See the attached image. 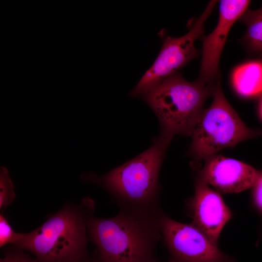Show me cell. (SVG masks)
Here are the masks:
<instances>
[{
    "label": "cell",
    "instance_id": "cell-8",
    "mask_svg": "<svg viewBox=\"0 0 262 262\" xmlns=\"http://www.w3.org/2000/svg\"><path fill=\"white\" fill-rule=\"evenodd\" d=\"M250 0H222L219 2L218 23L210 34L202 35V58L197 80L216 84L220 82L219 61L227 36L233 25L239 20Z\"/></svg>",
    "mask_w": 262,
    "mask_h": 262
},
{
    "label": "cell",
    "instance_id": "cell-3",
    "mask_svg": "<svg viewBox=\"0 0 262 262\" xmlns=\"http://www.w3.org/2000/svg\"><path fill=\"white\" fill-rule=\"evenodd\" d=\"M94 203L86 198L79 205H65L40 227L24 233L15 245L35 255L38 262H76L86 258L87 223Z\"/></svg>",
    "mask_w": 262,
    "mask_h": 262
},
{
    "label": "cell",
    "instance_id": "cell-4",
    "mask_svg": "<svg viewBox=\"0 0 262 262\" xmlns=\"http://www.w3.org/2000/svg\"><path fill=\"white\" fill-rule=\"evenodd\" d=\"M220 82H189L176 72L144 96L159 120L162 132L172 137L175 134L191 136L206 100Z\"/></svg>",
    "mask_w": 262,
    "mask_h": 262
},
{
    "label": "cell",
    "instance_id": "cell-16",
    "mask_svg": "<svg viewBox=\"0 0 262 262\" xmlns=\"http://www.w3.org/2000/svg\"><path fill=\"white\" fill-rule=\"evenodd\" d=\"M0 262H38L19 251L7 252Z\"/></svg>",
    "mask_w": 262,
    "mask_h": 262
},
{
    "label": "cell",
    "instance_id": "cell-15",
    "mask_svg": "<svg viewBox=\"0 0 262 262\" xmlns=\"http://www.w3.org/2000/svg\"><path fill=\"white\" fill-rule=\"evenodd\" d=\"M254 203L258 210L262 213V171L251 187Z\"/></svg>",
    "mask_w": 262,
    "mask_h": 262
},
{
    "label": "cell",
    "instance_id": "cell-11",
    "mask_svg": "<svg viewBox=\"0 0 262 262\" xmlns=\"http://www.w3.org/2000/svg\"><path fill=\"white\" fill-rule=\"evenodd\" d=\"M232 82L241 96L250 97L262 93V62L252 61L238 66L232 73Z\"/></svg>",
    "mask_w": 262,
    "mask_h": 262
},
{
    "label": "cell",
    "instance_id": "cell-5",
    "mask_svg": "<svg viewBox=\"0 0 262 262\" xmlns=\"http://www.w3.org/2000/svg\"><path fill=\"white\" fill-rule=\"evenodd\" d=\"M211 106L204 109L191 136L190 151L195 164L224 148L262 135V131L250 129L243 122L217 84Z\"/></svg>",
    "mask_w": 262,
    "mask_h": 262
},
{
    "label": "cell",
    "instance_id": "cell-13",
    "mask_svg": "<svg viewBox=\"0 0 262 262\" xmlns=\"http://www.w3.org/2000/svg\"><path fill=\"white\" fill-rule=\"evenodd\" d=\"M16 196L14 186L7 168L1 166L0 169V208L10 205Z\"/></svg>",
    "mask_w": 262,
    "mask_h": 262
},
{
    "label": "cell",
    "instance_id": "cell-1",
    "mask_svg": "<svg viewBox=\"0 0 262 262\" xmlns=\"http://www.w3.org/2000/svg\"><path fill=\"white\" fill-rule=\"evenodd\" d=\"M172 138L161 132L150 147L131 160L102 176L84 173L81 180L106 190L119 210L160 214L163 211L159 175Z\"/></svg>",
    "mask_w": 262,
    "mask_h": 262
},
{
    "label": "cell",
    "instance_id": "cell-10",
    "mask_svg": "<svg viewBox=\"0 0 262 262\" xmlns=\"http://www.w3.org/2000/svg\"><path fill=\"white\" fill-rule=\"evenodd\" d=\"M192 224L217 246L221 232L231 217L218 192L196 179L194 195L189 202Z\"/></svg>",
    "mask_w": 262,
    "mask_h": 262
},
{
    "label": "cell",
    "instance_id": "cell-17",
    "mask_svg": "<svg viewBox=\"0 0 262 262\" xmlns=\"http://www.w3.org/2000/svg\"><path fill=\"white\" fill-rule=\"evenodd\" d=\"M76 262H102L100 259L98 260H89L86 258Z\"/></svg>",
    "mask_w": 262,
    "mask_h": 262
},
{
    "label": "cell",
    "instance_id": "cell-18",
    "mask_svg": "<svg viewBox=\"0 0 262 262\" xmlns=\"http://www.w3.org/2000/svg\"><path fill=\"white\" fill-rule=\"evenodd\" d=\"M260 112L261 116L262 118V99L261 102L260 106Z\"/></svg>",
    "mask_w": 262,
    "mask_h": 262
},
{
    "label": "cell",
    "instance_id": "cell-12",
    "mask_svg": "<svg viewBox=\"0 0 262 262\" xmlns=\"http://www.w3.org/2000/svg\"><path fill=\"white\" fill-rule=\"evenodd\" d=\"M246 26L243 42L251 51H262V6L250 10L247 9L239 18Z\"/></svg>",
    "mask_w": 262,
    "mask_h": 262
},
{
    "label": "cell",
    "instance_id": "cell-6",
    "mask_svg": "<svg viewBox=\"0 0 262 262\" xmlns=\"http://www.w3.org/2000/svg\"><path fill=\"white\" fill-rule=\"evenodd\" d=\"M217 1H210L186 34L180 37L167 36L164 38L158 57L131 91V96H144L198 56L199 51L195 47V42L203 35L204 23Z\"/></svg>",
    "mask_w": 262,
    "mask_h": 262
},
{
    "label": "cell",
    "instance_id": "cell-9",
    "mask_svg": "<svg viewBox=\"0 0 262 262\" xmlns=\"http://www.w3.org/2000/svg\"><path fill=\"white\" fill-rule=\"evenodd\" d=\"M203 161L196 179L224 193H237L251 188L261 171L242 161L217 154Z\"/></svg>",
    "mask_w": 262,
    "mask_h": 262
},
{
    "label": "cell",
    "instance_id": "cell-7",
    "mask_svg": "<svg viewBox=\"0 0 262 262\" xmlns=\"http://www.w3.org/2000/svg\"><path fill=\"white\" fill-rule=\"evenodd\" d=\"M159 223L162 239L173 262H233L198 229L174 220L163 212Z\"/></svg>",
    "mask_w": 262,
    "mask_h": 262
},
{
    "label": "cell",
    "instance_id": "cell-19",
    "mask_svg": "<svg viewBox=\"0 0 262 262\" xmlns=\"http://www.w3.org/2000/svg\"><path fill=\"white\" fill-rule=\"evenodd\" d=\"M156 262H157V261H156ZM172 262V261H169V262Z\"/></svg>",
    "mask_w": 262,
    "mask_h": 262
},
{
    "label": "cell",
    "instance_id": "cell-2",
    "mask_svg": "<svg viewBox=\"0 0 262 262\" xmlns=\"http://www.w3.org/2000/svg\"><path fill=\"white\" fill-rule=\"evenodd\" d=\"M162 213L119 210L111 218L90 217L88 236L97 246L101 261L156 262L155 249L162 239L159 223Z\"/></svg>",
    "mask_w": 262,
    "mask_h": 262
},
{
    "label": "cell",
    "instance_id": "cell-14",
    "mask_svg": "<svg viewBox=\"0 0 262 262\" xmlns=\"http://www.w3.org/2000/svg\"><path fill=\"white\" fill-rule=\"evenodd\" d=\"M24 233L15 231L9 224L7 218L0 214V246L8 244L15 245L23 237Z\"/></svg>",
    "mask_w": 262,
    "mask_h": 262
}]
</instances>
